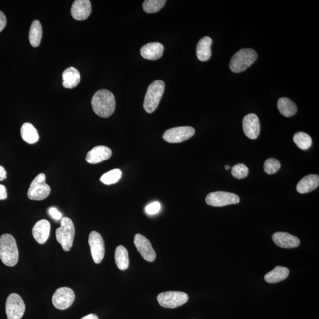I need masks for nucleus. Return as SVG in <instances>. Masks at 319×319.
<instances>
[{
	"label": "nucleus",
	"instance_id": "13",
	"mask_svg": "<svg viewBox=\"0 0 319 319\" xmlns=\"http://www.w3.org/2000/svg\"><path fill=\"white\" fill-rule=\"evenodd\" d=\"M134 243L137 251L146 261L153 262L155 260L156 255L151 243L143 235L137 234L134 239Z\"/></svg>",
	"mask_w": 319,
	"mask_h": 319
},
{
	"label": "nucleus",
	"instance_id": "2",
	"mask_svg": "<svg viewBox=\"0 0 319 319\" xmlns=\"http://www.w3.org/2000/svg\"><path fill=\"white\" fill-rule=\"evenodd\" d=\"M19 252L15 238L5 234L0 237V258L8 267H14L18 263Z\"/></svg>",
	"mask_w": 319,
	"mask_h": 319
},
{
	"label": "nucleus",
	"instance_id": "33",
	"mask_svg": "<svg viewBox=\"0 0 319 319\" xmlns=\"http://www.w3.org/2000/svg\"><path fill=\"white\" fill-rule=\"evenodd\" d=\"M146 212L149 215H154L157 214L161 209L160 203L155 202L150 203L146 207Z\"/></svg>",
	"mask_w": 319,
	"mask_h": 319
},
{
	"label": "nucleus",
	"instance_id": "32",
	"mask_svg": "<svg viewBox=\"0 0 319 319\" xmlns=\"http://www.w3.org/2000/svg\"><path fill=\"white\" fill-rule=\"evenodd\" d=\"M280 168V162L276 159H268L264 162V170L268 174H276Z\"/></svg>",
	"mask_w": 319,
	"mask_h": 319
},
{
	"label": "nucleus",
	"instance_id": "35",
	"mask_svg": "<svg viewBox=\"0 0 319 319\" xmlns=\"http://www.w3.org/2000/svg\"><path fill=\"white\" fill-rule=\"evenodd\" d=\"M7 25V18H6L4 12L0 11V32H1Z\"/></svg>",
	"mask_w": 319,
	"mask_h": 319
},
{
	"label": "nucleus",
	"instance_id": "22",
	"mask_svg": "<svg viewBox=\"0 0 319 319\" xmlns=\"http://www.w3.org/2000/svg\"><path fill=\"white\" fill-rule=\"evenodd\" d=\"M212 40L208 36L203 37L199 40L196 47V55L199 60L205 62L210 59L212 54Z\"/></svg>",
	"mask_w": 319,
	"mask_h": 319
},
{
	"label": "nucleus",
	"instance_id": "15",
	"mask_svg": "<svg viewBox=\"0 0 319 319\" xmlns=\"http://www.w3.org/2000/svg\"><path fill=\"white\" fill-rule=\"evenodd\" d=\"M260 123L257 115L249 114L243 119V130L249 139L255 140L260 133Z\"/></svg>",
	"mask_w": 319,
	"mask_h": 319
},
{
	"label": "nucleus",
	"instance_id": "24",
	"mask_svg": "<svg viewBox=\"0 0 319 319\" xmlns=\"http://www.w3.org/2000/svg\"><path fill=\"white\" fill-rule=\"evenodd\" d=\"M22 139L27 143L34 144L38 142L39 135L38 131L32 124L24 123L21 128Z\"/></svg>",
	"mask_w": 319,
	"mask_h": 319
},
{
	"label": "nucleus",
	"instance_id": "4",
	"mask_svg": "<svg viewBox=\"0 0 319 319\" xmlns=\"http://www.w3.org/2000/svg\"><path fill=\"white\" fill-rule=\"evenodd\" d=\"M257 58V53L254 49H240L231 58L230 63V70L235 73H242L251 67Z\"/></svg>",
	"mask_w": 319,
	"mask_h": 319
},
{
	"label": "nucleus",
	"instance_id": "23",
	"mask_svg": "<svg viewBox=\"0 0 319 319\" xmlns=\"http://www.w3.org/2000/svg\"><path fill=\"white\" fill-rule=\"evenodd\" d=\"M289 270L286 267L277 266L265 275V280L268 283H277L286 280L289 276Z\"/></svg>",
	"mask_w": 319,
	"mask_h": 319
},
{
	"label": "nucleus",
	"instance_id": "20",
	"mask_svg": "<svg viewBox=\"0 0 319 319\" xmlns=\"http://www.w3.org/2000/svg\"><path fill=\"white\" fill-rule=\"evenodd\" d=\"M319 184V177L317 174L308 175L303 178L297 184L296 190L300 194L308 193L317 189Z\"/></svg>",
	"mask_w": 319,
	"mask_h": 319
},
{
	"label": "nucleus",
	"instance_id": "30",
	"mask_svg": "<svg viewBox=\"0 0 319 319\" xmlns=\"http://www.w3.org/2000/svg\"><path fill=\"white\" fill-rule=\"evenodd\" d=\"M122 176L120 169H114L106 173L101 177V181L105 184L110 185L118 182Z\"/></svg>",
	"mask_w": 319,
	"mask_h": 319
},
{
	"label": "nucleus",
	"instance_id": "39",
	"mask_svg": "<svg viewBox=\"0 0 319 319\" xmlns=\"http://www.w3.org/2000/svg\"><path fill=\"white\" fill-rule=\"evenodd\" d=\"M225 170H228L230 169V167L228 166V165H225Z\"/></svg>",
	"mask_w": 319,
	"mask_h": 319
},
{
	"label": "nucleus",
	"instance_id": "18",
	"mask_svg": "<svg viewBox=\"0 0 319 319\" xmlns=\"http://www.w3.org/2000/svg\"><path fill=\"white\" fill-rule=\"evenodd\" d=\"M164 47L161 43L152 42L146 44L140 49L143 58L150 61L158 60L163 55Z\"/></svg>",
	"mask_w": 319,
	"mask_h": 319
},
{
	"label": "nucleus",
	"instance_id": "11",
	"mask_svg": "<svg viewBox=\"0 0 319 319\" xmlns=\"http://www.w3.org/2000/svg\"><path fill=\"white\" fill-rule=\"evenodd\" d=\"M75 298L74 291L69 287H60L52 297V303L56 309L65 310L73 305Z\"/></svg>",
	"mask_w": 319,
	"mask_h": 319
},
{
	"label": "nucleus",
	"instance_id": "1",
	"mask_svg": "<svg viewBox=\"0 0 319 319\" xmlns=\"http://www.w3.org/2000/svg\"><path fill=\"white\" fill-rule=\"evenodd\" d=\"M92 106L95 113L101 118H108L113 114L116 102L113 93L108 90H98L93 95Z\"/></svg>",
	"mask_w": 319,
	"mask_h": 319
},
{
	"label": "nucleus",
	"instance_id": "26",
	"mask_svg": "<svg viewBox=\"0 0 319 319\" xmlns=\"http://www.w3.org/2000/svg\"><path fill=\"white\" fill-rule=\"evenodd\" d=\"M115 263L120 270H126L129 267V256L124 246H118L115 252Z\"/></svg>",
	"mask_w": 319,
	"mask_h": 319
},
{
	"label": "nucleus",
	"instance_id": "27",
	"mask_svg": "<svg viewBox=\"0 0 319 319\" xmlns=\"http://www.w3.org/2000/svg\"><path fill=\"white\" fill-rule=\"evenodd\" d=\"M42 37V27L40 21H34L31 25L29 32V40L31 45L34 48L38 47Z\"/></svg>",
	"mask_w": 319,
	"mask_h": 319
},
{
	"label": "nucleus",
	"instance_id": "31",
	"mask_svg": "<svg viewBox=\"0 0 319 319\" xmlns=\"http://www.w3.org/2000/svg\"><path fill=\"white\" fill-rule=\"evenodd\" d=\"M249 169L246 165L243 164H237L233 167L231 170L232 176L237 179H245L248 176Z\"/></svg>",
	"mask_w": 319,
	"mask_h": 319
},
{
	"label": "nucleus",
	"instance_id": "34",
	"mask_svg": "<svg viewBox=\"0 0 319 319\" xmlns=\"http://www.w3.org/2000/svg\"><path fill=\"white\" fill-rule=\"evenodd\" d=\"M49 214L51 217L55 219L56 220H61L62 218V214L60 212L58 211V209L55 208H51L49 211Z\"/></svg>",
	"mask_w": 319,
	"mask_h": 319
},
{
	"label": "nucleus",
	"instance_id": "29",
	"mask_svg": "<svg viewBox=\"0 0 319 319\" xmlns=\"http://www.w3.org/2000/svg\"><path fill=\"white\" fill-rule=\"evenodd\" d=\"M293 142L300 149H309L312 145V140L309 134L304 132H298L293 137Z\"/></svg>",
	"mask_w": 319,
	"mask_h": 319
},
{
	"label": "nucleus",
	"instance_id": "5",
	"mask_svg": "<svg viewBox=\"0 0 319 319\" xmlns=\"http://www.w3.org/2000/svg\"><path fill=\"white\" fill-rule=\"evenodd\" d=\"M61 227L56 230V238L64 251H70L73 245L75 236V227L70 218L62 219Z\"/></svg>",
	"mask_w": 319,
	"mask_h": 319
},
{
	"label": "nucleus",
	"instance_id": "25",
	"mask_svg": "<svg viewBox=\"0 0 319 319\" xmlns=\"http://www.w3.org/2000/svg\"><path fill=\"white\" fill-rule=\"evenodd\" d=\"M277 108L281 114L286 117H292L298 111L295 103L287 98H281L278 100Z\"/></svg>",
	"mask_w": 319,
	"mask_h": 319
},
{
	"label": "nucleus",
	"instance_id": "19",
	"mask_svg": "<svg viewBox=\"0 0 319 319\" xmlns=\"http://www.w3.org/2000/svg\"><path fill=\"white\" fill-rule=\"evenodd\" d=\"M51 231V224L46 220H41L34 225L32 234L37 243L43 245L48 240Z\"/></svg>",
	"mask_w": 319,
	"mask_h": 319
},
{
	"label": "nucleus",
	"instance_id": "10",
	"mask_svg": "<svg viewBox=\"0 0 319 319\" xmlns=\"http://www.w3.org/2000/svg\"><path fill=\"white\" fill-rule=\"evenodd\" d=\"M195 130L192 127L183 126L170 128L163 134V139L170 143L184 142L194 136Z\"/></svg>",
	"mask_w": 319,
	"mask_h": 319
},
{
	"label": "nucleus",
	"instance_id": "16",
	"mask_svg": "<svg viewBox=\"0 0 319 319\" xmlns=\"http://www.w3.org/2000/svg\"><path fill=\"white\" fill-rule=\"evenodd\" d=\"M112 156V150L104 146L93 148L87 153L86 160L88 163L95 164L107 160Z\"/></svg>",
	"mask_w": 319,
	"mask_h": 319
},
{
	"label": "nucleus",
	"instance_id": "8",
	"mask_svg": "<svg viewBox=\"0 0 319 319\" xmlns=\"http://www.w3.org/2000/svg\"><path fill=\"white\" fill-rule=\"evenodd\" d=\"M205 201L208 205L221 207L237 204L240 202V198L239 196L233 193L218 191L208 194L206 197Z\"/></svg>",
	"mask_w": 319,
	"mask_h": 319
},
{
	"label": "nucleus",
	"instance_id": "7",
	"mask_svg": "<svg viewBox=\"0 0 319 319\" xmlns=\"http://www.w3.org/2000/svg\"><path fill=\"white\" fill-rule=\"evenodd\" d=\"M157 300L162 307L173 309L185 304L188 301L189 296L184 292L170 291L159 294Z\"/></svg>",
	"mask_w": 319,
	"mask_h": 319
},
{
	"label": "nucleus",
	"instance_id": "12",
	"mask_svg": "<svg viewBox=\"0 0 319 319\" xmlns=\"http://www.w3.org/2000/svg\"><path fill=\"white\" fill-rule=\"evenodd\" d=\"M88 242L93 261L97 264L101 263L105 252L104 240L101 235L97 231H92L89 234Z\"/></svg>",
	"mask_w": 319,
	"mask_h": 319
},
{
	"label": "nucleus",
	"instance_id": "37",
	"mask_svg": "<svg viewBox=\"0 0 319 319\" xmlns=\"http://www.w3.org/2000/svg\"><path fill=\"white\" fill-rule=\"evenodd\" d=\"M7 179V172L5 168L0 165V181Z\"/></svg>",
	"mask_w": 319,
	"mask_h": 319
},
{
	"label": "nucleus",
	"instance_id": "17",
	"mask_svg": "<svg viewBox=\"0 0 319 319\" xmlns=\"http://www.w3.org/2000/svg\"><path fill=\"white\" fill-rule=\"evenodd\" d=\"M273 240L276 245L282 248H295L300 245V240L293 235L285 232H277L273 236Z\"/></svg>",
	"mask_w": 319,
	"mask_h": 319
},
{
	"label": "nucleus",
	"instance_id": "21",
	"mask_svg": "<svg viewBox=\"0 0 319 319\" xmlns=\"http://www.w3.org/2000/svg\"><path fill=\"white\" fill-rule=\"evenodd\" d=\"M62 85L67 89H73L78 86L80 81V75L76 68L70 67L66 69L62 74Z\"/></svg>",
	"mask_w": 319,
	"mask_h": 319
},
{
	"label": "nucleus",
	"instance_id": "6",
	"mask_svg": "<svg viewBox=\"0 0 319 319\" xmlns=\"http://www.w3.org/2000/svg\"><path fill=\"white\" fill-rule=\"evenodd\" d=\"M51 192V187L46 183L45 174L40 173L31 183L27 196L33 201H42L48 198Z\"/></svg>",
	"mask_w": 319,
	"mask_h": 319
},
{
	"label": "nucleus",
	"instance_id": "14",
	"mask_svg": "<svg viewBox=\"0 0 319 319\" xmlns=\"http://www.w3.org/2000/svg\"><path fill=\"white\" fill-rule=\"evenodd\" d=\"M92 12V5L89 0H76L72 5V16L78 21L85 20Z\"/></svg>",
	"mask_w": 319,
	"mask_h": 319
},
{
	"label": "nucleus",
	"instance_id": "36",
	"mask_svg": "<svg viewBox=\"0 0 319 319\" xmlns=\"http://www.w3.org/2000/svg\"><path fill=\"white\" fill-rule=\"evenodd\" d=\"M7 189L5 186L0 184V201L7 199Z\"/></svg>",
	"mask_w": 319,
	"mask_h": 319
},
{
	"label": "nucleus",
	"instance_id": "9",
	"mask_svg": "<svg viewBox=\"0 0 319 319\" xmlns=\"http://www.w3.org/2000/svg\"><path fill=\"white\" fill-rule=\"evenodd\" d=\"M5 308L8 319H21L24 314L26 305L19 295L12 293L8 297Z\"/></svg>",
	"mask_w": 319,
	"mask_h": 319
},
{
	"label": "nucleus",
	"instance_id": "3",
	"mask_svg": "<svg viewBox=\"0 0 319 319\" xmlns=\"http://www.w3.org/2000/svg\"><path fill=\"white\" fill-rule=\"evenodd\" d=\"M165 83L163 81H154L149 86L143 103V108L146 112L151 114L158 108L163 96Z\"/></svg>",
	"mask_w": 319,
	"mask_h": 319
},
{
	"label": "nucleus",
	"instance_id": "28",
	"mask_svg": "<svg viewBox=\"0 0 319 319\" xmlns=\"http://www.w3.org/2000/svg\"><path fill=\"white\" fill-rule=\"evenodd\" d=\"M165 0H146L144 1L143 8L146 13H156L160 11L166 3Z\"/></svg>",
	"mask_w": 319,
	"mask_h": 319
},
{
	"label": "nucleus",
	"instance_id": "38",
	"mask_svg": "<svg viewBox=\"0 0 319 319\" xmlns=\"http://www.w3.org/2000/svg\"><path fill=\"white\" fill-rule=\"evenodd\" d=\"M81 319H99V318L96 314H92L87 315Z\"/></svg>",
	"mask_w": 319,
	"mask_h": 319
}]
</instances>
